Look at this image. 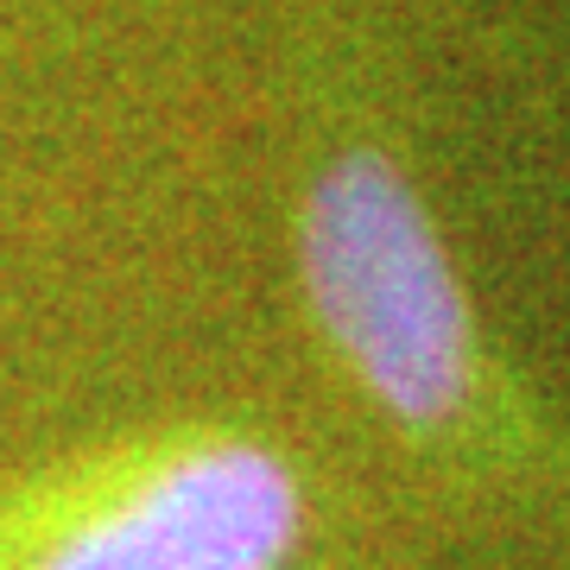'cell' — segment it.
<instances>
[{
  "label": "cell",
  "mask_w": 570,
  "mask_h": 570,
  "mask_svg": "<svg viewBox=\"0 0 570 570\" xmlns=\"http://www.w3.org/2000/svg\"><path fill=\"white\" fill-rule=\"evenodd\" d=\"M292 279L324 362L412 469L570 539V431L489 330L362 89L330 108L292 184Z\"/></svg>",
  "instance_id": "obj_1"
},
{
  "label": "cell",
  "mask_w": 570,
  "mask_h": 570,
  "mask_svg": "<svg viewBox=\"0 0 570 570\" xmlns=\"http://www.w3.org/2000/svg\"><path fill=\"white\" fill-rule=\"evenodd\" d=\"M317 489L254 419L184 412L0 482V570H298Z\"/></svg>",
  "instance_id": "obj_2"
}]
</instances>
